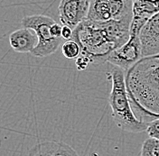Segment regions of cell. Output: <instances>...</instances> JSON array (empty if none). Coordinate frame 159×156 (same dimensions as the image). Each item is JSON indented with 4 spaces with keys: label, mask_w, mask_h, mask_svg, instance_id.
Masks as SVG:
<instances>
[{
    "label": "cell",
    "mask_w": 159,
    "mask_h": 156,
    "mask_svg": "<svg viewBox=\"0 0 159 156\" xmlns=\"http://www.w3.org/2000/svg\"><path fill=\"white\" fill-rule=\"evenodd\" d=\"M61 30H62V26L60 25L59 24L55 23L51 26V34L55 37V38H61Z\"/></svg>",
    "instance_id": "9a60e30c"
},
{
    "label": "cell",
    "mask_w": 159,
    "mask_h": 156,
    "mask_svg": "<svg viewBox=\"0 0 159 156\" xmlns=\"http://www.w3.org/2000/svg\"><path fill=\"white\" fill-rule=\"evenodd\" d=\"M132 16L119 21L94 22L85 20L73 30L71 40L77 42L81 54L94 65L107 62L109 56L130 38Z\"/></svg>",
    "instance_id": "6da1fadb"
},
{
    "label": "cell",
    "mask_w": 159,
    "mask_h": 156,
    "mask_svg": "<svg viewBox=\"0 0 159 156\" xmlns=\"http://www.w3.org/2000/svg\"><path fill=\"white\" fill-rule=\"evenodd\" d=\"M141 156H159V140L148 137L142 145Z\"/></svg>",
    "instance_id": "7c38bea8"
},
{
    "label": "cell",
    "mask_w": 159,
    "mask_h": 156,
    "mask_svg": "<svg viewBox=\"0 0 159 156\" xmlns=\"http://www.w3.org/2000/svg\"><path fill=\"white\" fill-rule=\"evenodd\" d=\"M27 156H79L77 152L63 142L47 141L35 145Z\"/></svg>",
    "instance_id": "30bf717a"
},
{
    "label": "cell",
    "mask_w": 159,
    "mask_h": 156,
    "mask_svg": "<svg viewBox=\"0 0 159 156\" xmlns=\"http://www.w3.org/2000/svg\"><path fill=\"white\" fill-rule=\"evenodd\" d=\"M133 0H92L87 20L94 22L119 21L132 16Z\"/></svg>",
    "instance_id": "277c9868"
},
{
    "label": "cell",
    "mask_w": 159,
    "mask_h": 156,
    "mask_svg": "<svg viewBox=\"0 0 159 156\" xmlns=\"http://www.w3.org/2000/svg\"><path fill=\"white\" fill-rule=\"evenodd\" d=\"M91 63L90 60L87 56L80 54L79 58L76 59V67L77 69L81 71V70H85L86 69L89 67V65Z\"/></svg>",
    "instance_id": "5bb4252c"
},
{
    "label": "cell",
    "mask_w": 159,
    "mask_h": 156,
    "mask_svg": "<svg viewBox=\"0 0 159 156\" xmlns=\"http://www.w3.org/2000/svg\"><path fill=\"white\" fill-rule=\"evenodd\" d=\"M107 76L111 82L109 103L111 108V117L115 124L127 132L141 133L146 131L148 123L138 118L130 104L125 71L113 66L107 72Z\"/></svg>",
    "instance_id": "7a4b0ae2"
},
{
    "label": "cell",
    "mask_w": 159,
    "mask_h": 156,
    "mask_svg": "<svg viewBox=\"0 0 159 156\" xmlns=\"http://www.w3.org/2000/svg\"><path fill=\"white\" fill-rule=\"evenodd\" d=\"M90 1L88 0H62L58 7L61 23L63 26L74 30L88 18Z\"/></svg>",
    "instance_id": "8992f818"
},
{
    "label": "cell",
    "mask_w": 159,
    "mask_h": 156,
    "mask_svg": "<svg viewBox=\"0 0 159 156\" xmlns=\"http://www.w3.org/2000/svg\"><path fill=\"white\" fill-rule=\"evenodd\" d=\"M9 43L11 48L16 52L32 53L38 44V37L33 30L21 28L10 34Z\"/></svg>",
    "instance_id": "9c48e42d"
},
{
    "label": "cell",
    "mask_w": 159,
    "mask_h": 156,
    "mask_svg": "<svg viewBox=\"0 0 159 156\" xmlns=\"http://www.w3.org/2000/svg\"><path fill=\"white\" fill-rule=\"evenodd\" d=\"M142 58L159 55V13L155 15L139 33Z\"/></svg>",
    "instance_id": "ba28073f"
},
{
    "label": "cell",
    "mask_w": 159,
    "mask_h": 156,
    "mask_svg": "<svg viewBox=\"0 0 159 156\" xmlns=\"http://www.w3.org/2000/svg\"><path fill=\"white\" fill-rule=\"evenodd\" d=\"M55 23L52 18L44 15L26 16L22 19L23 28L33 30L38 37V44L32 51V55L34 57L49 56L54 53L62 43V38H55L51 34V26Z\"/></svg>",
    "instance_id": "3957f363"
},
{
    "label": "cell",
    "mask_w": 159,
    "mask_h": 156,
    "mask_svg": "<svg viewBox=\"0 0 159 156\" xmlns=\"http://www.w3.org/2000/svg\"><path fill=\"white\" fill-rule=\"evenodd\" d=\"M142 58V46L139 35H130L127 43L116 49L107 60V62L121 69L124 71L130 70Z\"/></svg>",
    "instance_id": "5b68a950"
},
{
    "label": "cell",
    "mask_w": 159,
    "mask_h": 156,
    "mask_svg": "<svg viewBox=\"0 0 159 156\" xmlns=\"http://www.w3.org/2000/svg\"><path fill=\"white\" fill-rule=\"evenodd\" d=\"M61 51L63 56L68 60H74L79 58L81 54V48L79 43L73 40L66 41L62 43Z\"/></svg>",
    "instance_id": "8fae6325"
},
{
    "label": "cell",
    "mask_w": 159,
    "mask_h": 156,
    "mask_svg": "<svg viewBox=\"0 0 159 156\" xmlns=\"http://www.w3.org/2000/svg\"><path fill=\"white\" fill-rule=\"evenodd\" d=\"M72 33H73V30L70 28L68 26H62L61 30V38L66 41H70L72 38Z\"/></svg>",
    "instance_id": "2e32d148"
},
{
    "label": "cell",
    "mask_w": 159,
    "mask_h": 156,
    "mask_svg": "<svg viewBox=\"0 0 159 156\" xmlns=\"http://www.w3.org/2000/svg\"><path fill=\"white\" fill-rule=\"evenodd\" d=\"M146 132L150 138L159 140V118H156L148 122Z\"/></svg>",
    "instance_id": "4fadbf2b"
},
{
    "label": "cell",
    "mask_w": 159,
    "mask_h": 156,
    "mask_svg": "<svg viewBox=\"0 0 159 156\" xmlns=\"http://www.w3.org/2000/svg\"><path fill=\"white\" fill-rule=\"evenodd\" d=\"M157 13H159V1L133 0L130 35H139L146 24Z\"/></svg>",
    "instance_id": "52a82bcc"
}]
</instances>
